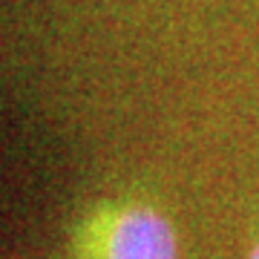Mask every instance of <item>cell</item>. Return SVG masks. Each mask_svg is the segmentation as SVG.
I'll list each match as a JSON object with an SVG mask.
<instances>
[{
  "label": "cell",
  "instance_id": "cell-2",
  "mask_svg": "<svg viewBox=\"0 0 259 259\" xmlns=\"http://www.w3.org/2000/svg\"><path fill=\"white\" fill-rule=\"evenodd\" d=\"M250 259H259V248H256V250H253V256H250Z\"/></svg>",
  "mask_w": 259,
  "mask_h": 259
},
{
  "label": "cell",
  "instance_id": "cell-1",
  "mask_svg": "<svg viewBox=\"0 0 259 259\" xmlns=\"http://www.w3.org/2000/svg\"><path fill=\"white\" fill-rule=\"evenodd\" d=\"M107 259H176L170 225L153 210H130L110 233Z\"/></svg>",
  "mask_w": 259,
  "mask_h": 259
}]
</instances>
